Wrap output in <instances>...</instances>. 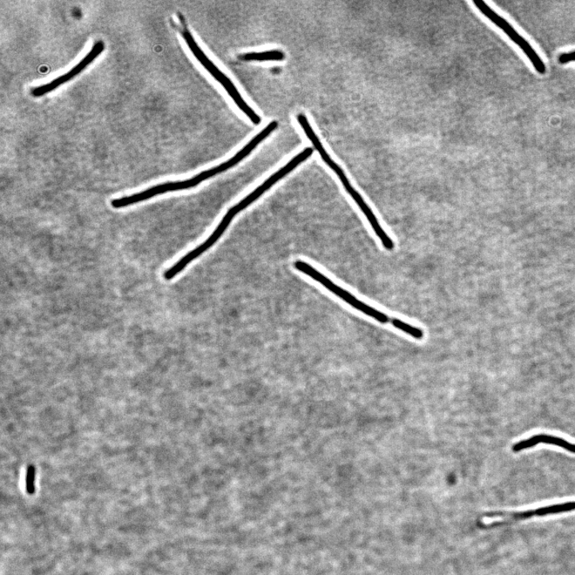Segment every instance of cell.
I'll use <instances>...</instances> for the list:
<instances>
[{"instance_id": "6da1fadb", "label": "cell", "mask_w": 575, "mask_h": 575, "mask_svg": "<svg viewBox=\"0 0 575 575\" xmlns=\"http://www.w3.org/2000/svg\"><path fill=\"white\" fill-rule=\"evenodd\" d=\"M314 154V149L308 147L300 154H297L288 164L280 169L275 174L270 176V177L262 184L260 186L256 188L254 191L246 196V197L241 200L238 204L235 205L222 219L218 227L216 228L214 233L209 236V238L203 242L199 247L188 253L184 258L181 259L177 263H175L173 266L168 269L164 273V279L166 281H171L176 276L179 274L186 269L189 263H191L196 259H198L203 253L212 247L216 241H218L223 234L229 227L230 223L232 222L234 216L238 215L241 211H244L248 206L252 204L255 201L258 200L262 194H265L270 188L274 186L276 182H279L283 178H285L290 172H292L294 169L299 166L304 161L312 156Z\"/></svg>"}, {"instance_id": "ba28073f", "label": "cell", "mask_w": 575, "mask_h": 575, "mask_svg": "<svg viewBox=\"0 0 575 575\" xmlns=\"http://www.w3.org/2000/svg\"><path fill=\"white\" fill-rule=\"evenodd\" d=\"M540 444H551L560 446L568 451L574 453L575 444L569 443L564 439L546 434H539L533 436L529 439L521 441L512 446L513 451L519 452L523 450L529 449L533 446Z\"/></svg>"}, {"instance_id": "52a82bcc", "label": "cell", "mask_w": 575, "mask_h": 575, "mask_svg": "<svg viewBox=\"0 0 575 575\" xmlns=\"http://www.w3.org/2000/svg\"><path fill=\"white\" fill-rule=\"evenodd\" d=\"M324 162H326L331 170L336 173L337 177L341 180L345 191H346L347 193L351 196V198L354 200V201L356 203V205L360 207L361 211L365 216H366L369 222L370 223L371 226L373 227L379 239H380L381 241H386L389 239V235L384 231V229L380 224V222H379L377 220L376 215L368 206L367 203L365 202L362 198V196L356 191L353 186H351L346 174H345V173L343 171L341 167L336 164L335 161L331 159V157H328L324 159Z\"/></svg>"}, {"instance_id": "7a4b0ae2", "label": "cell", "mask_w": 575, "mask_h": 575, "mask_svg": "<svg viewBox=\"0 0 575 575\" xmlns=\"http://www.w3.org/2000/svg\"><path fill=\"white\" fill-rule=\"evenodd\" d=\"M279 126V123L276 121H273L270 123L263 131H261L256 136H255L249 143L243 147L241 150L236 153L234 156L229 159L226 162L216 166L214 168L209 169L206 171L194 176L191 179L179 181L166 182L160 185L154 186L151 188L145 189L136 194L129 196H124V197L113 199L111 201V206L114 209H123L138 204L139 202H143L150 200L156 196L164 194L169 192H174L184 191V189H191L199 186L201 182L206 181L209 179L214 177L222 172H225L229 169L234 167L239 164L240 161L246 159L248 155L251 154L254 149L258 146L264 140L269 136Z\"/></svg>"}, {"instance_id": "9c48e42d", "label": "cell", "mask_w": 575, "mask_h": 575, "mask_svg": "<svg viewBox=\"0 0 575 575\" xmlns=\"http://www.w3.org/2000/svg\"><path fill=\"white\" fill-rule=\"evenodd\" d=\"M244 61H281L285 59V54L279 50L267 51L259 53H247L240 56Z\"/></svg>"}, {"instance_id": "30bf717a", "label": "cell", "mask_w": 575, "mask_h": 575, "mask_svg": "<svg viewBox=\"0 0 575 575\" xmlns=\"http://www.w3.org/2000/svg\"><path fill=\"white\" fill-rule=\"evenodd\" d=\"M36 466L29 465L26 476V491L29 495H34L36 492Z\"/></svg>"}, {"instance_id": "3957f363", "label": "cell", "mask_w": 575, "mask_h": 575, "mask_svg": "<svg viewBox=\"0 0 575 575\" xmlns=\"http://www.w3.org/2000/svg\"><path fill=\"white\" fill-rule=\"evenodd\" d=\"M181 21L184 26L181 29L182 37L185 39L189 50L194 54V56L197 59L203 66L211 73L213 77L225 88V90L229 94V96L233 99L234 103L239 107L241 111L244 112L246 116L252 121L255 125L261 124V118L251 107H250L244 99L241 96V94L236 89V86L232 83L224 73H223L218 66H216L211 59H209L206 54L203 52L201 47L196 43L191 33L189 32L186 26L184 25L185 21L184 19H181Z\"/></svg>"}, {"instance_id": "5b68a950", "label": "cell", "mask_w": 575, "mask_h": 575, "mask_svg": "<svg viewBox=\"0 0 575 575\" xmlns=\"http://www.w3.org/2000/svg\"><path fill=\"white\" fill-rule=\"evenodd\" d=\"M473 3H474L476 8L481 11L484 16L488 18L494 24L496 25L499 29H501L506 35L510 38L511 41L515 43L519 49L523 51L526 56L529 58L534 70L540 74H546V66L543 59H541L539 54L533 49L532 46L527 42L504 18L498 15L495 11L491 9L490 6L484 1L475 0Z\"/></svg>"}, {"instance_id": "8fae6325", "label": "cell", "mask_w": 575, "mask_h": 575, "mask_svg": "<svg viewBox=\"0 0 575 575\" xmlns=\"http://www.w3.org/2000/svg\"><path fill=\"white\" fill-rule=\"evenodd\" d=\"M575 62V51L561 54L559 57V63L560 64H566Z\"/></svg>"}, {"instance_id": "8992f818", "label": "cell", "mask_w": 575, "mask_h": 575, "mask_svg": "<svg viewBox=\"0 0 575 575\" xmlns=\"http://www.w3.org/2000/svg\"><path fill=\"white\" fill-rule=\"evenodd\" d=\"M104 50V43L103 41L96 42L93 45L91 50L86 54L85 57L81 59L69 72L53 79L49 83L33 88L31 91L32 96L36 98L44 96L45 94L51 93L57 89L59 86L69 82V81L74 77L79 76L80 73H82L87 66H89Z\"/></svg>"}, {"instance_id": "277c9868", "label": "cell", "mask_w": 575, "mask_h": 575, "mask_svg": "<svg viewBox=\"0 0 575 575\" xmlns=\"http://www.w3.org/2000/svg\"><path fill=\"white\" fill-rule=\"evenodd\" d=\"M294 266L297 270H299V271L310 276L311 279L321 284V285L329 290L330 292L339 296L341 299L348 303L351 307L360 311L362 314L374 318V319L378 322L394 324L396 318L389 317L388 315L381 312V311L358 300L355 296L351 294L347 290L336 286V284L329 279L327 276L317 271L316 269L309 265V264L301 261H297L295 262Z\"/></svg>"}]
</instances>
